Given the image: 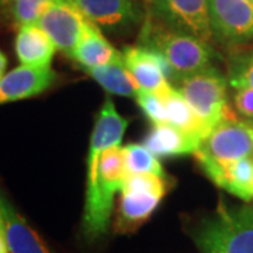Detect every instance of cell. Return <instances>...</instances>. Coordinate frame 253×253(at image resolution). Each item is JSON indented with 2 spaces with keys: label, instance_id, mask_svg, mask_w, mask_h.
Instances as JSON below:
<instances>
[{
  "label": "cell",
  "instance_id": "30bf717a",
  "mask_svg": "<svg viewBox=\"0 0 253 253\" xmlns=\"http://www.w3.org/2000/svg\"><path fill=\"white\" fill-rule=\"evenodd\" d=\"M89 20L69 0H59L48 6L37 24L54 41L56 49L72 56L81 42Z\"/></svg>",
  "mask_w": 253,
  "mask_h": 253
},
{
  "label": "cell",
  "instance_id": "52a82bcc",
  "mask_svg": "<svg viewBox=\"0 0 253 253\" xmlns=\"http://www.w3.org/2000/svg\"><path fill=\"white\" fill-rule=\"evenodd\" d=\"M212 38L225 45L253 42V3L249 0H207Z\"/></svg>",
  "mask_w": 253,
  "mask_h": 253
},
{
  "label": "cell",
  "instance_id": "8992f818",
  "mask_svg": "<svg viewBox=\"0 0 253 253\" xmlns=\"http://www.w3.org/2000/svg\"><path fill=\"white\" fill-rule=\"evenodd\" d=\"M191 109L211 129L224 120H235L226 100V79L215 68L183 76L174 83Z\"/></svg>",
  "mask_w": 253,
  "mask_h": 253
},
{
  "label": "cell",
  "instance_id": "484cf974",
  "mask_svg": "<svg viewBox=\"0 0 253 253\" xmlns=\"http://www.w3.org/2000/svg\"><path fill=\"white\" fill-rule=\"evenodd\" d=\"M6 66H7V59H6V56L4 54L0 51V81H1V78L4 76V71H6Z\"/></svg>",
  "mask_w": 253,
  "mask_h": 253
},
{
  "label": "cell",
  "instance_id": "4316f807",
  "mask_svg": "<svg viewBox=\"0 0 253 253\" xmlns=\"http://www.w3.org/2000/svg\"><path fill=\"white\" fill-rule=\"evenodd\" d=\"M0 229L4 231V222H3V212H1V203H0Z\"/></svg>",
  "mask_w": 253,
  "mask_h": 253
},
{
  "label": "cell",
  "instance_id": "7402d4cb",
  "mask_svg": "<svg viewBox=\"0 0 253 253\" xmlns=\"http://www.w3.org/2000/svg\"><path fill=\"white\" fill-rule=\"evenodd\" d=\"M229 82L235 86H251L253 87V52L236 55L229 62Z\"/></svg>",
  "mask_w": 253,
  "mask_h": 253
},
{
  "label": "cell",
  "instance_id": "44dd1931",
  "mask_svg": "<svg viewBox=\"0 0 253 253\" xmlns=\"http://www.w3.org/2000/svg\"><path fill=\"white\" fill-rule=\"evenodd\" d=\"M126 173H155L166 176L159 158L144 144H128L124 146Z\"/></svg>",
  "mask_w": 253,
  "mask_h": 253
},
{
  "label": "cell",
  "instance_id": "8fae6325",
  "mask_svg": "<svg viewBox=\"0 0 253 253\" xmlns=\"http://www.w3.org/2000/svg\"><path fill=\"white\" fill-rule=\"evenodd\" d=\"M103 31L126 33L138 26L144 14L134 0H69Z\"/></svg>",
  "mask_w": 253,
  "mask_h": 253
},
{
  "label": "cell",
  "instance_id": "f1b7e54d",
  "mask_svg": "<svg viewBox=\"0 0 253 253\" xmlns=\"http://www.w3.org/2000/svg\"><path fill=\"white\" fill-rule=\"evenodd\" d=\"M249 1H252V3H253V0H249Z\"/></svg>",
  "mask_w": 253,
  "mask_h": 253
},
{
  "label": "cell",
  "instance_id": "603a6c76",
  "mask_svg": "<svg viewBox=\"0 0 253 253\" xmlns=\"http://www.w3.org/2000/svg\"><path fill=\"white\" fill-rule=\"evenodd\" d=\"M135 100L138 101V106L144 111L145 116L152 121V124L168 123L165 103H163V99L161 96L155 94L152 91L141 89L138 91Z\"/></svg>",
  "mask_w": 253,
  "mask_h": 253
},
{
  "label": "cell",
  "instance_id": "4fadbf2b",
  "mask_svg": "<svg viewBox=\"0 0 253 253\" xmlns=\"http://www.w3.org/2000/svg\"><path fill=\"white\" fill-rule=\"evenodd\" d=\"M16 54L21 65L30 68H49L56 52V45L38 24L18 27Z\"/></svg>",
  "mask_w": 253,
  "mask_h": 253
},
{
  "label": "cell",
  "instance_id": "5bb4252c",
  "mask_svg": "<svg viewBox=\"0 0 253 253\" xmlns=\"http://www.w3.org/2000/svg\"><path fill=\"white\" fill-rule=\"evenodd\" d=\"M0 203L10 253H51L42 238L28 225L9 200L0 196Z\"/></svg>",
  "mask_w": 253,
  "mask_h": 253
},
{
  "label": "cell",
  "instance_id": "5b68a950",
  "mask_svg": "<svg viewBox=\"0 0 253 253\" xmlns=\"http://www.w3.org/2000/svg\"><path fill=\"white\" fill-rule=\"evenodd\" d=\"M169 190L166 176L155 173H126L118 204L117 232H134L145 224Z\"/></svg>",
  "mask_w": 253,
  "mask_h": 253
},
{
  "label": "cell",
  "instance_id": "7a4b0ae2",
  "mask_svg": "<svg viewBox=\"0 0 253 253\" xmlns=\"http://www.w3.org/2000/svg\"><path fill=\"white\" fill-rule=\"evenodd\" d=\"M138 44L161 55L170 65L176 82L210 68L214 56L208 41L166 27L151 16L145 18Z\"/></svg>",
  "mask_w": 253,
  "mask_h": 253
},
{
  "label": "cell",
  "instance_id": "ffe728a7",
  "mask_svg": "<svg viewBox=\"0 0 253 253\" xmlns=\"http://www.w3.org/2000/svg\"><path fill=\"white\" fill-rule=\"evenodd\" d=\"M59 0H4L0 6L16 27L37 24L48 6Z\"/></svg>",
  "mask_w": 253,
  "mask_h": 253
},
{
  "label": "cell",
  "instance_id": "7c38bea8",
  "mask_svg": "<svg viewBox=\"0 0 253 253\" xmlns=\"http://www.w3.org/2000/svg\"><path fill=\"white\" fill-rule=\"evenodd\" d=\"M56 81V73L49 68H30L21 65L6 73L0 81V106L30 99L49 89Z\"/></svg>",
  "mask_w": 253,
  "mask_h": 253
},
{
  "label": "cell",
  "instance_id": "d4e9b609",
  "mask_svg": "<svg viewBox=\"0 0 253 253\" xmlns=\"http://www.w3.org/2000/svg\"><path fill=\"white\" fill-rule=\"evenodd\" d=\"M0 253H10L9 244H7V239H6L3 229H0Z\"/></svg>",
  "mask_w": 253,
  "mask_h": 253
},
{
  "label": "cell",
  "instance_id": "d6986e66",
  "mask_svg": "<svg viewBox=\"0 0 253 253\" xmlns=\"http://www.w3.org/2000/svg\"><path fill=\"white\" fill-rule=\"evenodd\" d=\"M212 183L244 201L253 200V156L224 166Z\"/></svg>",
  "mask_w": 253,
  "mask_h": 253
},
{
  "label": "cell",
  "instance_id": "e0dca14e",
  "mask_svg": "<svg viewBox=\"0 0 253 253\" xmlns=\"http://www.w3.org/2000/svg\"><path fill=\"white\" fill-rule=\"evenodd\" d=\"M163 103L169 124L196 136L200 141H203L210 134L211 128L196 114L187 100L181 96V93L176 87L169 96L163 97Z\"/></svg>",
  "mask_w": 253,
  "mask_h": 253
},
{
  "label": "cell",
  "instance_id": "83f0119b",
  "mask_svg": "<svg viewBox=\"0 0 253 253\" xmlns=\"http://www.w3.org/2000/svg\"><path fill=\"white\" fill-rule=\"evenodd\" d=\"M3 1H4V0H0V4H1V3H3Z\"/></svg>",
  "mask_w": 253,
  "mask_h": 253
},
{
  "label": "cell",
  "instance_id": "277c9868",
  "mask_svg": "<svg viewBox=\"0 0 253 253\" xmlns=\"http://www.w3.org/2000/svg\"><path fill=\"white\" fill-rule=\"evenodd\" d=\"M193 155L212 181L224 166L253 156V126L238 118L224 120L210 131Z\"/></svg>",
  "mask_w": 253,
  "mask_h": 253
},
{
  "label": "cell",
  "instance_id": "9c48e42d",
  "mask_svg": "<svg viewBox=\"0 0 253 253\" xmlns=\"http://www.w3.org/2000/svg\"><path fill=\"white\" fill-rule=\"evenodd\" d=\"M123 61L126 69L135 78L139 87L166 97L174 89L168 82H176L170 65L159 54L142 45H126L123 49Z\"/></svg>",
  "mask_w": 253,
  "mask_h": 253
},
{
  "label": "cell",
  "instance_id": "2e32d148",
  "mask_svg": "<svg viewBox=\"0 0 253 253\" xmlns=\"http://www.w3.org/2000/svg\"><path fill=\"white\" fill-rule=\"evenodd\" d=\"M71 58L86 71L90 68L118 62L123 59V54L110 44L109 40L103 36L101 30L96 24L89 21L81 42L75 48Z\"/></svg>",
  "mask_w": 253,
  "mask_h": 253
},
{
  "label": "cell",
  "instance_id": "cb8c5ba5",
  "mask_svg": "<svg viewBox=\"0 0 253 253\" xmlns=\"http://www.w3.org/2000/svg\"><path fill=\"white\" fill-rule=\"evenodd\" d=\"M234 94V104L238 113H241L245 117L253 118V87L251 86H235Z\"/></svg>",
  "mask_w": 253,
  "mask_h": 253
},
{
  "label": "cell",
  "instance_id": "9a60e30c",
  "mask_svg": "<svg viewBox=\"0 0 253 253\" xmlns=\"http://www.w3.org/2000/svg\"><path fill=\"white\" fill-rule=\"evenodd\" d=\"M201 141L169 123L154 124L146 134L144 145L158 158L194 154Z\"/></svg>",
  "mask_w": 253,
  "mask_h": 253
},
{
  "label": "cell",
  "instance_id": "6da1fadb",
  "mask_svg": "<svg viewBox=\"0 0 253 253\" xmlns=\"http://www.w3.org/2000/svg\"><path fill=\"white\" fill-rule=\"evenodd\" d=\"M128 121L120 116L114 103L106 99L94 121L87 155V189L83 229L90 239L107 231L114 196L126 180V154L120 146Z\"/></svg>",
  "mask_w": 253,
  "mask_h": 253
},
{
  "label": "cell",
  "instance_id": "3957f363",
  "mask_svg": "<svg viewBox=\"0 0 253 253\" xmlns=\"http://www.w3.org/2000/svg\"><path fill=\"white\" fill-rule=\"evenodd\" d=\"M193 238L204 253H253V207L221 203L196 226Z\"/></svg>",
  "mask_w": 253,
  "mask_h": 253
},
{
  "label": "cell",
  "instance_id": "ba28073f",
  "mask_svg": "<svg viewBox=\"0 0 253 253\" xmlns=\"http://www.w3.org/2000/svg\"><path fill=\"white\" fill-rule=\"evenodd\" d=\"M148 16L166 27L211 41L207 0H148Z\"/></svg>",
  "mask_w": 253,
  "mask_h": 253
},
{
  "label": "cell",
  "instance_id": "ac0fdd59",
  "mask_svg": "<svg viewBox=\"0 0 253 253\" xmlns=\"http://www.w3.org/2000/svg\"><path fill=\"white\" fill-rule=\"evenodd\" d=\"M84 72L90 75L104 90L109 91L111 94L135 99L138 91L141 90L138 82L126 69L123 59L118 62L86 69Z\"/></svg>",
  "mask_w": 253,
  "mask_h": 253
}]
</instances>
